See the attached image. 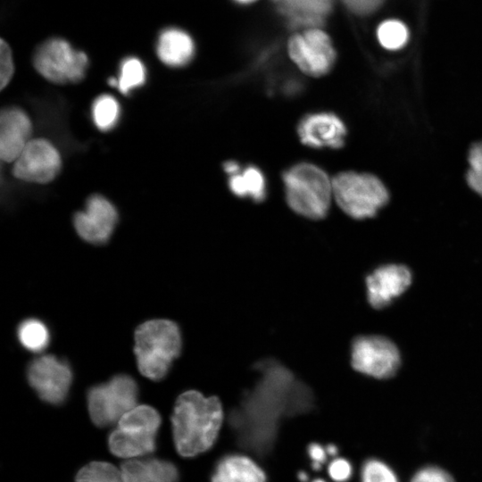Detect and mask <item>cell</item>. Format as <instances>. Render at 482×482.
<instances>
[{
  "label": "cell",
  "mask_w": 482,
  "mask_h": 482,
  "mask_svg": "<svg viewBox=\"0 0 482 482\" xmlns=\"http://www.w3.org/2000/svg\"><path fill=\"white\" fill-rule=\"evenodd\" d=\"M222 420V405L216 396L205 397L195 390L181 394L171 416L178 453L194 457L208 451L219 436Z\"/></svg>",
  "instance_id": "cell-1"
},
{
  "label": "cell",
  "mask_w": 482,
  "mask_h": 482,
  "mask_svg": "<svg viewBox=\"0 0 482 482\" xmlns=\"http://www.w3.org/2000/svg\"><path fill=\"white\" fill-rule=\"evenodd\" d=\"M182 346L179 326L169 320H152L135 331L134 353L140 373L158 381L169 372Z\"/></svg>",
  "instance_id": "cell-2"
},
{
  "label": "cell",
  "mask_w": 482,
  "mask_h": 482,
  "mask_svg": "<svg viewBox=\"0 0 482 482\" xmlns=\"http://www.w3.org/2000/svg\"><path fill=\"white\" fill-rule=\"evenodd\" d=\"M286 199L296 213L312 220L324 218L333 197L332 179L318 166L301 162L283 175Z\"/></svg>",
  "instance_id": "cell-3"
},
{
  "label": "cell",
  "mask_w": 482,
  "mask_h": 482,
  "mask_svg": "<svg viewBox=\"0 0 482 482\" xmlns=\"http://www.w3.org/2000/svg\"><path fill=\"white\" fill-rule=\"evenodd\" d=\"M332 188L337 205L354 219L373 217L389 198L381 180L369 173H338L332 179Z\"/></svg>",
  "instance_id": "cell-4"
},
{
  "label": "cell",
  "mask_w": 482,
  "mask_h": 482,
  "mask_svg": "<svg viewBox=\"0 0 482 482\" xmlns=\"http://www.w3.org/2000/svg\"><path fill=\"white\" fill-rule=\"evenodd\" d=\"M161 422L160 414L153 407L136 406L119 420L118 428L110 434V451L122 458L154 453Z\"/></svg>",
  "instance_id": "cell-5"
},
{
  "label": "cell",
  "mask_w": 482,
  "mask_h": 482,
  "mask_svg": "<svg viewBox=\"0 0 482 482\" xmlns=\"http://www.w3.org/2000/svg\"><path fill=\"white\" fill-rule=\"evenodd\" d=\"M33 64L48 81L64 85L78 83L85 78L88 58L86 53L75 49L67 40L52 37L37 47Z\"/></svg>",
  "instance_id": "cell-6"
},
{
  "label": "cell",
  "mask_w": 482,
  "mask_h": 482,
  "mask_svg": "<svg viewBox=\"0 0 482 482\" xmlns=\"http://www.w3.org/2000/svg\"><path fill=\"white\" fill-rule=\"evenodd\" d=\"M138 386L129 375L120 374L108 382L92 386L87 395V407L93 423L104 428L120 420L136 407Z\"/></svg>",
  "instance_id": "cell-7"
},
{
  "label": "cell",
  "mask_w": 482,
  "mask_h": 482,
  "mask_svg": "<svg viewBox=\"0 0 482 482\" xmlns=\"http://www.w3.org/2000/svg\"><path fill=\"white\" fill-rule=\"evenodd\" d=\"M287 52L294 63L306 75L321 77L336 62V50L329 36L320 28H308L292 35Z\"/></svg>",
  "instance_id": "cell-8"
},
{
  "label": "cell",
  "mask_w": 482,
  "mask_h": 482,
  "mask_svg": "<svg viewBox=\"0 0 482 482\" xmlns=\"http://www.w3.org/2000/svg\"><path fill=\"white\" fill-rule=\"evenodd\" d=\"M27 377L42 401L59 405L68 397L72 372L64 360L52 354L41 355L29 364Z\"/></svg>",
  "instance_id": "cell-9"
},
{
  "label": "cell",
  "mask_w": 482,
  "mask_h": 482,
  "mask_svg": "<svg viewBox=\"0 0 482 482\" xmlns=\"http://www.w3.org/2000/svg\"><path fill=\"white\" fill-rule=\"evenodd\" d=\"M352 366L357 371L377 378L393 376L400 363L396 346L378 336L359 337L352 344Z\"/></svg>",
  "instance_id": "cell-10"
},
{
  "label": "cell",
  "mask_w": 482,
  "mask_h": 482,
  "mask_svg": "<svg viewBox=\"0 0 482 482\" xmlns=\"http://www.w3.org/2000/svg\"><path fill=\"white\" fill-rule=\"evenodd\" d=\"M62 166L58 150L44 138L31 139L13 162L12 175L26 182L46 184L54 180Z\"/></svg>",
  "instance_id": "cell-11"
},
{
  "label": "cell",
  "mask_w": 482,
  "mask_h": 482,
  "mask_svg": "<svg viewBox=\"0 0 482 482\" xmlns=\"http://www.w3.org/2000/svg\"><path fill=\"white\" fill-rule=\"evenodd\" d=\"M117 220L115 207L100 195H91L87 200L85 209L78 212L73 218L78 235L95 245L104 244L109 240Z\"/></svg>",
  "instance_id": "cell-12"
},
{
  "label": "cell",
  "mask_w": 482,
  "mask_h": 482,
  "mask_svg": "<svg viewBox=\"0 0 482 482\" xmlns=\"http://www.w3.org/2000/svg\"><path fill=\"white\" fill-rule=\"evenodd\" d=\"M411 281V274L405 266L379 267L366 278L368 300L374 308H383L404 292Z\"/></svg>",
  "instance_id": "cell-13"
},
{
  "label": "cell",
  "mask_w": 482,
  "mask_h": 482,
  "mask_svg": "<svg viewBox=\"0 0 482 482\" xmlns=\"http://www.w3.org/2000/svg\"><path fill=\"white\" fill-rule=\"evenodd\" d=\"M32 124L18 107H6L0 113V158L13 162L31 140Z\"/></svg>",
  "instance_id": "cell-14"
},
{
  "label": "cell",
  "mask_w": 482,
  "mask_h": 482,
  "mask_svg": "<svg viewBox=\"0 0 482 482\" xmlns=\"http://www.w3.org/2000/svg\"><path fill=\"white\" fill-rule=\"evenodd\" d=\"M297 132L303 144L316 148H339L346 135L342 120L328 112L305 116L301 120Z\"/></svg>",
  "instance_id": "cell-15"
},
{
  "label": "cell",
  "mask_w": 482,
  "mask_h": 482,
  "mask_svg": "<svg viewBox=\"0 0 482 482\" xmlns=\"http://www.w3.org/2000/svg\"><path fill=\"white\" fill-rule=\"evenodd\" d=\"M156 54L165 65L183 67L193 59L195 43L187 31L177 27H168L158 35Z\"/></svg>",
  "instance_id": "cell-16"
},
{
  "label": "cell",
  "mask_w": 482,
  "mask_h": 482,
  "mask_svg": "<svg viewBox=\"0 0 482 482\" xmlns=\"http://www.w3.org/2000/svg\"><path fill=\"white\" fill-rule=\"evenodd\" d=\"M211 482H266V475L251 458L231 453L217 461Z\"/></svg>",
  "instance_id": "cell-17"
},
{
  "label": "cell",
  "mask_w": 482,
  "mask_h": 482,
  "mask_svg": "<svg viewBox=\"0 0 482 482\" xmlns=\"http://www.w3.org/2000/svg\"><path fill=\"white\" fill-rule=\"evenodd\" d=\"M121 473L125 482H179V479L177 466L159 459L124 461Z\"/></svg>",
  "instance_id": "cell-18"
},
{
  "label": "cell",
  "mask_w": 482,
  "mask_h": 482,
  "mask_svg": "<svg viewBox=\"0 0 482 482\" xmlns=\"http://www.w3.org/2000/svg\"><path fill=\"white\" fill-rule=\"evenodd\" d=\"M230 190L237 196H249L255 202H262L265 197V179L261 170L250 166L242 173H236L229 179Z\"/></svg>",
  "instance_id": "cell-19"
},
{
  "label": "cell",
  "mask_w": 482,
  "mask_h": 482,
  "mask_svg": "<svg viewBox=\"0 0 482 482\" xmlns=\"http://www.w3.org/2000/svg\"><path fill=\"white\" fill-rule=\"evenodd\" d=\"M17 337L21 345L32 353L42 352L50 342L48 328L37 319L23 320L18 327Z\"/></svg>",
  "instance_id": "cell-20"
},
{
  "label": "cell",
  "mask_w": 482,
  "mask_h": 482,
  "mask_svg": "<svg viewBox=\"0 0 482 482\" xmlns=\"http://www.w3.org/2000/svg\"><path fill=\"white\" fill-rule=\"evenodd\" d=\"M120 108L118 101L111 95H101L92 105L95 125L102 131L112 129L119 120Z\"/></svg>",
  "instance_id": "cell-21"
},
{
  "label": "cell",
  "mask_w": 482,
  "mask_h": 482,
  "mask_svg": "<svg viewBox=\"0 0 482 482\" xmlns=\"http://www.w3.org/2000/svg\"><path fill=\"white\" fill-rule=\"evenodd\" d=\"M145 67L141 60L135 56H129L120 63L117 87L120 93L128 95L131 90L145 83Z\"/></svg>",
  "instance_id": "cell-22"
},
{
  "label": "cell",
  "mask_w": 482,
  "mask_h": 482,
  "mask_svg": "<svg viewBox=\"0 0 482 482\" xmlns=\"http://www.w3.org/2000/svg\"><path fill=\"white\" fill-rule=\"evenodd\" d=\"M76 482H125L114 466L104 461H92L81 468L76 475Z\"/></svg>",
  "instance_id": "cell-23"
},
{
  "label": "cell",
  "mask_w": 482,
  "mask_h": 482,
  "mask_svg": "<svg viewBox=\"0 0 482 482\" xmlns=\"http://www.w3.org/2000/svg\"><path fill=\"white\" fill-rule=\"evenodd\" d=\"M378 38L380 45L388 50L403 47L408 39V30L403 23L389 20L381 23L378 29Z\"/></svg>",
  "instance_id": "cell-24"
},
{
  "label": "cell",
  "mask_w": 482,
  "mask_h": 482,
  "mask_svg": "<svg viewBox=\"0 0 482 482\" xmlns=\"http://www.w3.org/2000/svg\"><path fill=\"white\" fill-rule=\"evenodd\" d=\"M361 482H399V478L386 462L370 458L362 466Z\"/></svg>",
  "instance_id": "cell-25"
},
{
  "label": "cell",
  "mask_w": 482,
  "mask_h": 482,
  "mask_svg": "<svg viewBox=\"0 0 482 482\" xmlns=\"http://www.w3.org/2000/svg\"><path fill=\"white\" fill-rule=\"evenodd\" d=\"M470 169L466 175L468 185L482 195V142L474 144L469 152Z\"/></svg>",
  "instance_id": "cell-26"
},
{
  "label": "cell",
  "mask_w": 482,
  "mask_h": 482,
  "mask_svg": "<svg viewBox=\"0 0 482 482\" xmlns=\"http://www.w3.org/2000/svg\"><path fill=\"white\" fill-rule=\"evenodd\" d=\"M14 73V63L10 46L3 38L0 43V89H4Z\"/></svg>",
  "instance_id": "cell-27"
},
{
  "label": "cell",
  "mask_w": 482,
  "mask_h": 482,
  "mask_svg": "<svg viewBox=\"0 0 482 482\" xmlns=\"http://www.w3.org/2000/svg\"><path fill=\"white\" fill-rule=\"evenodd\" d=\"M410 482H455L453 478L444 469L427 466L417 470Z\"/></svg>",
  "instance_id": "cell-28"
},
{
  "label": "cell",
  "mask_w": 482,
  "mask_h": 482,
  "mask_svg": "<svg viewBox=\"0 0 482 482\" xmlns=\"http://www.w3.org/2000/svg\"><path fill=\"white\" fill-rule=\"evenodd\" d=\"M328 473L336 482H347L353 475V466L348 460L337 457L328 464Z\"/></svg>",
  "instance_id": "cell-29"
},
{
  "label": "cell",
  "mask_w": 482,
  "mask_h": 482,
  "mask_svg": "<svg viewBox=\"0 0 482 482\" xmlns=\"http://www.w3.org/2000/svg\"><path fill=\"white\" fill-rule=\"evenodd\" d=\"M308 457L311 460L312 467L320 470L326 462L328 456L326 447L318 443H312L307 447Z\"/></svg>",
  "instance_id": "cell-30"
},
{
  "label": "cell",
  "mask_w": 482,
  "mask_h": 482,
  "mask_svg": "<svg viewBox=\"0 0 482 482\" xmlns=\"http://www.w3.org/2000/svg\"><path fill=\"white\" fill-rule=\"evenodd\" d=\"M383 0H344L346 6L353 12L366 14L374 11Z\"/></svg>",
  "instance_id": "cell-31"
},
{
  "label": "cell",
  "mask_w": 482,
  "mask_h": 482,
  "mask_svg": "<svg viewBox=\"0 0 482 482\" xmlns=\"http://www.w3.org/2000/svg\"><path fill=\"white\" fill-rule=\"evenodd\" d=\"M223 167H224L225 171L230 176H232V175H234V174H236V173H237L239 171V166L235 162H231V161L227 162L224 164Z\"/></svg>",
  "instance_id": "cell-32"
},
{
  "label": "cell",
  "mask_w": 482,
  "mask_h": 482,
  "mask_svg": "<svg viewBox=\"0 0 482 482\" xmlns=\"http://www.w3.org/2000/svg\"><path fill=\"white\" fill-rule=\"evenodd\" d=\"M326 450L328 455L336 456L338 453V449L335 445H328Z\"/></svg>",
  "instance_id": "cell-33"
},
{
  "label": "cell",
  "mask_w": 482,
  "mask_h": 482,
  "mask_svg": "<svg viewBox=\"0 0 482 482\" xmlns=\"http://www.w3.org/2000/svg\"><path fill=\"white\" fill-rule=\"evenodd\" d=\"M298 478L300 479V481L302 482H306L308 481V476L305 472L303 471H301L299 474H298Z\"/></svg>",
  "instance_id": "cell-34"
},
{
  "label": "cell",
  "mask_w": 482,
  "mask_h": 482,
  "mask_svg": "<svg viewBox=\"0 0 482 482\" xmlns=\"http://www.w3.org/2000/svg\"><path fill=\"white\" fill-rule=\"evenodd\" d=\"M235 3L239 4H250L254 3L256 0H233Z\"/></svg>",
  "instance_id": "cell-35"
},
{
  "label": "cell",
  "mask_w": 482,
  "mask_h": 482,
  "mask_svg": "<svg viewBox=\"0 0 482 482\" xmlns=\"http://www.w3.org/2000/svg\"><path fill=\"white\" fill-rule=\"evenodd\" d=\"M312 482H326V481L322 478H316Z\"/></svg>",
  "instance_id": "cell-36"
},
{
  "label": "cell",
  "mask_w": 482,
  "mask_h": 482,
  "mask_svg": "<svg viewBox=\"0 0 482 482\" xmlns=\"http://www.w3.org/2000/svg\"><path fill=\"white\" fill-rule=\"evenodd\" d=\"M276 2H278V4H282L284 3L286 0H275Z\"/></svg>",
  "instance_id": "cell-37"
}]
</instances>
